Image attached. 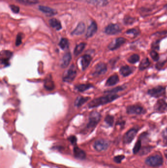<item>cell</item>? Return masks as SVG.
Segmentation results:
<instances>
[{
    "label": "cell",
    "mask_w": 167,
    "mask_h": 168,
    "mask_svg": "<svg viewBox=\"0 0 167 168\" xmlns=\"http://www.w3.org/2000/svg\"><path fill=\"white\" fill-rule=\"evenodd\" d=\"M119 98V95L116 94H109L106 96L97 98L93 99L88 104V107L89 108H95L101 105H105L113 102Z\"/></svg>",
    "instance_id": "1"
},
{
    "label": "cell",
    "mask_w": 167,
    "mask_h": 168,
    "mask_svg": "<svg viewBox=\"0 0 167 168\" xmlns=\"http://www.w3.org/2000/svg\"><path fill=\"white\" fill-rule=\"evenodd\" d=\"M146 163L149 166L156 167L162 165L163 158L159 155H154L149 156L146 160Z\"/></svg>",
    "instance_id": "2"
},
{
    "label": "cell",
    "mask_w": 167,
    "mask_h": 168,
    "mask_svg": "<svg viewBox=\"0 0 167 168\" xmlns=\"http://www.w3.org/2000/svg\"><path fill=\"white\" fill-rule=\"evenodd\" d=\"M76 76V70L74 65H72L63 76V81L65 82H72Z\"/></svg>",
    "instance_id": "3"
},
{
    "label": "cell",
    "mask_w": 167,
    "mask_h": 168,
    "mask_svg": "<svg viewBox=\"0 0 167 168\" xmlns=\"http://www.w3.org/2000/svg\"><path fill=\"white\" fill-rule=\"evenodd\" d=\"M146 113V110L140 105H129L127 107V113L128 115H141L144 114Z\"/></svg>",
    "instance_id": "4"
},
{
    "label": "cell",
    "mask_w": 167,
    "mask_h": 168,
    "mask_svg": "<svg viewBox=\"0 0 167 168\" xmlns=\"http://www.w3.org/2000/svg\"><path fill=\"white\" fill-rule=\"evenodd\" d=\"M101 116L100 113L96 111H93L90 114L89 120L87 125L88 128H94L98 124L100 120Z\"/></svg>",
    "instance_id": "5"
},
{
    "label": "cell",
    "mask_w": 167,
    "mask_h": 168,
    "mask_svg": "<svg viewBox=\"0 0 167 168\" xmlns=\"http://www.w3.org/2000/svg\"><path fill=\"white\" fill-rule=\"evenodd\" d=\"M166 93L165 88L161 86H158L152 89H149L148 91V95L155 98H158L164 95Z\"/></svg>",
    "instance_id": "6"
},
{
    "label": "cell",
    "mask_w": 167,
    "mask_h": 168,
    "mask_svg": "<svg viewBox=\"0 0 167 168\" xmlns=\"http://www.w3.org/2000/svg\"><path fill=\"white\" fill-rule=\"evenodd\" d=\"M122 31L121 27L117 24H110L107 26L105 29V33L108 35H115L119 33Z\"/></svg>",
    "instance_id": "7"
},
{
    "label": "cell",
    "mask_w": 167,
    "mask_h": 168,
    "mask_svg": "<svg viewBox=\"0 0 167 168\" xmlns=\"http://www.w3.org/2000/svg\"><path fill=\"white\" fill-rule=\"evenodd\" d=\"M126 41H127V40L125 38H116L109 44L108 46V48L111 51H114L115 50L118 49L123 44L125 43Z\"/></svg>",
    "instance_id": "8"
},
{
    "label": "cell",
    "mask_w": 167,
    "mask_h": 168,
    "mask_svg": "<svg viewBox=\"0 0 167 168\" xmlns=\"http://www.w3.org/2000/svg\"><path fill=\"white\" fill-rule=\"evenodd\" d=\"M109 143L108 142L103 139L97 140L94 145V149L98 152H103L106 150L109 147Z\"/></svg>",
    "instance_id": "9"
},
{
    "label": "cell",
    "mask_w": 167,
    "mask_h": 168,
    "mask_svg": "<svg viewBox=\"0 0 167 168\" xmlns=\"http://www.w3.org/2000/svg\"><path fill=\"white\" fill-rule=\"evenodd\" d=\"M108 70L107 65L103 63H100L96 66L93 75L94 76H99L105 74Z\"/></svg>",
    "instance_id": "10"
},
{
    "label": "cell",
    "mask_w": 167,
    "mask_h": 168,
    "mask_svg": "<svg viewBox=\"0 0 167 168\" xmlns=\"http://www.w3.org/2000/svg\"><path fill=\"white\" fill-rule=\"evenodd\" d=\"M167 103L164 99H159L157 101L154 106V110L157 113H163L167 110Z\"/></svg>",
    "instance_id": "11"
},
{
    "label": "cell",
    "mask_w": 167,
    "mask_h": 168,
    "mask_svg": "<svg viewBox=\"0 0 167 168\" xmlns=\"http://www.w3.org/2000/svg\"><path fill=\"white\" fill-rule=\"evenodd\" d=\"M12 52L9 51L5 50L1 53V63L5 66H8L9 65V60L12 57Z\"/></svg>",
    "instance_id": "12"
},
{
    "label": "cell",
    "mask_w": 167,
    "mask_h": 168,
    "mask_svg": "<svg viewBox=\"0 0 167 168\" xmlns=\"http://www.w3.org/2000/svg\"><path fill=\"white\" fill-rule=\"evenodd\" d=\"M137 130L135 128L130 129L126 133L124 137V143L125 144H129L132 141L135 137L137 133Z\"/></svg>",
    "instance_id": "13"
},
{
    "label": "cell",
    "mask_w": 167,
    "mask_h": 168,
    "mask_svg": "<svg viewBox=\"0 0 167 168\" xmlns=\"http://www.w3.org/2000/svg\"><path fill=\"white\" fill-rule=\"evenodd\" d=\"M135 68L134 67H131V66H129V65H124L122 66L120 68V73L122 76L127 77L131 75V74H132L133 72L134 71Z\"/></svg>",
    "instance_id": "14"
},
{
    "label": "cell",
    "mask_w": 167,
    "mask_h": 168,
    "mask_svg": "<svg viewBox=\"0 0 167 168\" xmlns=\"http://www.w3.org/2000/svg\"><path fill=\"white\" fill-rule=\"evenodd\" d=\"M97 30H98V26L97 23L95 21H92L87 30L85 36L86 38H88L92 37L96 33Z\"/></svg>",
    "instance_id": "15"
},
{
    "label": "cell",
    "mask_w": 167,
    "mask_h": 168,
    "mask_svg": "<svg viewBox=\"0 0 167 168\" xmlns=\"http://www.w3.org/2000/svg\"><path fill=\"white\" fill-rule=\"evenodd\" d=\"M91 61H92V57L89 55L85 54L82 56L81 60V64L83 70H84L88 68L91 62Z\"/></svg>",
    "instance_id": "16"
},
{
    "label": "cell",
    "mask_w": 167,
    "mask_h": 168,
    "mask_svg": "<svg viewBox=\"0 0 167 168\" xmlns=\"http://www.w3.org/2000/svg\"><path fill=\"white\" fill-rule=\"evenodd\" d=\"M39 9L41 12H43L44 14H46L47 15L50 16H53L57 14V11L55 9L48 6H39Z\"/></svg>",
    "instance_id": "17"
},
{
    "label": "cell",
    "mask_w": 167,
    "mask_h": 168,
    "mask_svg": "<svg viewBox=\"0 0 167 168\" xmlns=\"http://www.w3.org/2000/svg\"><path fill=\"white\" fill-rule=\"evenodd\" d=\"M72 59L71 54L70 53H66L63 57L62 59L61 60V67L63 68H67L69 65Z\"/></svg>",
    "instance_id": "18"
},
{
    "label": "cell",
    "mask_w": 167,
    "mask_h": 168,
    "mask_svg": "<svg viewBox=\"0 0 167 168\" xmlns=\"http://www.w3.org/2000/svg\"><path fill=\"white\" fill-rule=\"evenodd\" d=\"M85 30V25L83 22H80L78 24L76 28L72 32V35L75 36H79L84 33Z\"/></svg>",
    "instance_id": "19"
},
{
    "label": "cell",
    "mask_w": 167,
    "mask_h": 168,
    "mask_svg": "<svg viewBox=\"0 0 167 168\" xmlns=\"http://www.w3.org/2000/svg\"><path fill=\"white\" fill-rule=\"evenodd\" d=\"M74 154L75 157L78 159L83 160L86 158V153L84 150L79 147H75L74 149Z\"/></svg>",
    "instance_id": "20"
},
{
    "label": "cell",
    "mask_w": 167,
    "mask_h": 168,
    "mask_svg": "<svg viewBox=\"0 0 167 168\" xmlns=\"http://www.w3.org/2000/svg\"><path fill=\"white\" fill-rule=\"evenodd\" d=\"M119 82V78L117 75H113L109 77L105 83V86L108 87H111L115 86L117 83Z\"/></svg>",
    "instance_id": "21"
},
{
    "label": "cell",
    "mask_w": 167,
    "mask_h": 168,
    "mask_svg": "<svg viewBox=\"0 0 167 168\" xmlns=\"http://www.w3.org/2000/svg\"><path fill=\"white\" fill-rule=\"evenodd\" d=\"M87 2L96 6L101 7L106 6L108 4V0H87Z\"/></svg>",
    "instance_id": "22"
},
{
    "label": "cell",
    "mask_w": 167,
    "mask_h": 168,
    "mask_svg": "<svg viewBox=\"0 0 167 168\" xmlns=\"http://www.w3.org/2000/svg\"><path fill=\"white\" fill-rule=\"evenodd\" d=\"M50 25L55 29L57 31H59L62 29V25L61 23L56 18H52L49 21Z\"/></svg>",
    "instance_id": "23"
},
{
    "label": "cell",
    "mask_w": 167,
    "mask_h": 168,
    "mask_svg": "<svg viewBox=\"0 0 167 168\" xmlns=\"http://www.w3.org/2000/svg\"><path fill=\"white\" fill-rule=\"evenodd\" d=\"M150 65H151V63L149 61V59L148 58H145L143 59L140 62L139 65V69L141 71L144 70L147 68H149Z\"/></svg>",
    "instance_id": "24"
},
{
    "label": "cell",
    "mask_w": 167,
    "mask_h": 168,
    "mask_svg": "<svg viewBox=\"0 0 167 168\" xmlns=\"http://www.w3.org/2000/svg\"><path fill=\"white\" fill-rule=\"evenodd\" d=\"M44 87L48 90H52L54 88V84L51 77L47 78L44 82Z\"/></svg>",
    "instance_id": "25"
},
{
    "label": "cell",
    "mask_w": 167,
    "mask_h": 168,
    "mask_svg": "<svg viewBox=\"0 0 167 168\" xmlns=\"http://www.w3.org/2000/svg\"><path fill=\"white\" fill-rule=\"evenodd\" d=\"M85 46H86V43L84 42H82L76 45L74 51V55L75 56H78L80 55L82 53V51H84Z\"/></svg>",
    "instance_id": "26"
},
{
    "label": "cell",
    "mask_w": 167,
    "mask_h": 168,
    "mask_svg": "<svg viewBox=\"0 0 167 168\" xmlns=\"http://www.w3.org/2000/svg\"><path fill=\"white\" fill-rule=\"evenodd\" d=\"M93 86L91 84H81L75 86V88L79 92H84L88 90Z\"/></svg>",
    "instance_id": "27"
},
{
    "label": "cell",
    "mask_w": 167,
    "mask_h": 168,
    "mask_svg": "<svg viewBox=\"0 0 167 168\" xmlns=\"http://www.w3.org/2000/svg\"><path fill=\"white\" fill-rule=\"evenodd\" d=\"M90 99V98H84V97H78L75 102L76 106L79 107L81 106L84 104L86 103Z\"/></svg>",
    "instance_id": "28"
},
{
    "label": "cell",
    "mask_w": 167,
    "mask_h": 168,
    "mask_svg": "<svg viewBox=\"0 0 167 168\" xmlns=\"http://www.w3.org/2000/svg\"><path fill=\"white\" fill-rule=\"evenodd\" d=\"M140 59V57L138 54H133L128 58L127 61L131 64H135L139 62Z\"/></svg>",
    "instance_id": "29"
},
{
    "label": "cell",
    "mask_w": 167,
    "mask_h": 168,
    "mask_svg": "<svg viewBox=\"0 0 167 168\" xmlns=\"http://www.w3.org/2000/svg\"><path fill=\"white\" fill-rule=\"evenodd\" d=\"M16 1L24 5H36L39 3L38 0H16Z\"/></svg>",
    "instance_id": "30"
},
{
    "label": "cell",
    "mask_w": 167,
    "mask_h": 168,
    "mask_svg": "<svg viewBox=\"0 0 167 168\" xmlns=\"http://www.w3.org/2000/svg\"><path fill=\"white\" fill-rule=\"evenodd\" d=\"M125 87L124 86H118L117 87L114 88L113 89H111L110 90H106L105 93H109V94H116L118 92H121L124 90Z\"/></svg>",
    "instance_id": "31"
},
{
    "label": "cell",
    "mask_w": 167,
    "mask_h": 168,
    "mask_svg": "<svg viewBox=\"0 0 167 168\" xmlns=\"http://www.w3.org/2000/svg\"><path fill=\"white\" fill-rule=\"evenodd\" d=\"M69 44V41L65 38H61L59 43V46L61 48V49L62 50H65L68 48Z\"/></svg>",
    "instance_id": "32"
},
{
    "label": "cell",
    "mask_w": 167,
    "mask_h": 168,
    "mask_svg": "<svg viewBox=\"0 0 167 168\" xmlns=\"http://www.w3.org/2000/svg\"><path fill=\"white\" fill-rule=\"evenodd\" d=\"M105 122L109 126H112L114 122V117L113 116L111 115H108L105 119Z\"/></svg>",
    "instance_id": "33"
},
{
    "label": "cell",
    "mask_w": 167,
    "mask_h": 168,
    "mask_svg": "<svg viewBox=\"0 0 167 168\" xmlns=\"http://www.w3.org/2000/svg\"><path fill=\"white\" fill-rule=\"evenodd\" d=\"M136 21L135 18H133L132 17L126 16L124 18V22L126 25H131Z\"/></svg>",
    "instance_id": "34"
},
{
    "label": "cell",
    "mask_w": 167,
    "mask_h": 168,
    "mask_svg": "<svg viewBox=\"0 0 167 168\" xmlns=\"http://www.w3.org/2000/svg\"><path fill=\"white\" fill-rule=\"evenodd\" d=\"M126 33L127 35H132L134 37H136L139 35V31L136 29H131L127 31Z\"/></svg>",
    "instance_id": "35"
},
{
    "label": "cell",
    "mask_w": 167,
    "mask_h": 168,
    "mask_svg": "<svg viewBox=\"0 0 167 168\" xmlns=\"http://www.w3.org/2000/svg\"><path fill=\"white\" fill-rule=\"evenodd\" d=\"M141 145H142V143H141V141L140 140H138L135 145L134 147L133 148V153L134 154H136L139 152V150L141 149Z\"/></svg>",
    "instance_id": "36"
},
{
    "label": "cell",
    "mask_w": 167,
    "mask_h": 168,
    "mask_svg": "<svg viewBox=\"0 0 167 168\" xmlns=\"http://www.w3.org/2000/svg\"><path fill=\"white\" fill-rule=\"evenodd\" d=\"M150 56L151 58L154 61H158L159 59V56L158 53H157L155 50H152L150 52Z\"/></svg>",
    "instance_id": "37"
},
{
    "label": "cell",
    "mask_w": 167,
    "mask_h": 168,
    "mask_svg": "<svg viewBox=\"0 0 167 168\" xmlns=\"http://www.w3.org/2000/svg\"><path fill=\"white\" fill-rule=\"evenodd\" d=\"M22 34L21 33H18L17 36L16 42H15L16 46H18L20 45H21L22 43Z\"/></svg>",
    "instance_id": "38"
},
{
    "label": "cell",
    "mask_w": 167,
    "mask_h": 168,
    "mask_svg": "<svg viewBox=\"0 0 167 168\" xmlns=\"http://www.w3.org/2000/svg\"><path fill=\"white\" fill-rule=\"evenodd\" d=\"M10 9L12 11V12L14 14H18L20 11V8L18 6H17L16 5H10Z\"/></svg>",
    "instance_id": "39"
},
{
    "label": "cell",
    "mask_w": 167,
    "mask_h": 168,
    "mask_svg": "<svg viewBox=\"0 0 167 168\" xmlns=\"http://www.w3.org/2000/svg\"><path fill=\"white\" fill-rule=\"evenodd\" d=\"M69 141L73 145L76 144V141H77V139H76V137L74 136H71L69 137L68 138Z\"/></svg>",
    "instance_id": "40"
},
{
    "label": "cell",
    "mask_w": 167,
    "mask_h": 168,
    "mask_svg": "<svg viewBox=\"0 0 167 168\" xmlns=\"http://www.w3.org/2000/svg\"><path fill=\"white\" fill-rule=\"evenodd\" d=\"M124 156H122V155H120V156H116L114 158V160L115 162H116V163H121V161L122 160V159H124Z\"/></svg>",
    "instance_id": "41"
},
{
    "label": "cell",
    "mask_w": 167,
    "mask_h": 168,
    "mask_svg": "<svg viewBox=\"0 0 167 168\" xmlns=\"http://www.w3.org/2000/svg\"><path fill=\"white\" fill-rule=\"evenodd\" d=\"M152 48H153V49L159 50V42L157 41L154 42V43L152 45Z\"/></svg>",
    "instance_id": "42"
},
{
    "label": "cell",
    "mask_w": 167,
    "mask_h": 168,
    "mask_svg": "<svg viewBox=\"0 0 167 168\" xmlns=\"http://www.w3.org/2000/svg\"><path fill=\"white\" fill-rule=\"evenodd\" d=\"M162 136L164 138V141L167 144V128L163 131Z\"/></svg>",
    "instance_id": "43"
},
{
    "label": "cell",
    "mask_w": 167,
    "mask_h": 168,
    "mask_svg": "<svg viewBox=\"0 0 167 168\" xmlns=\"http://www.w3.org/2000/svg\"><path fill=\"white\" fill-rule=\"evenodd\" d=\"M149 150H150V149H149L148 147L144 148L143 149H142L141 153H142V154H145L148 153V152H149Z\"/></svg>",
    "instance_id": "44"
},
{
    "label": "cell",
    "mask_w": 167,
    "mask_h": 168,
    "mask_svg": "<svg viewBox=\"0 0 167 168\" xmlns=\"http://www.w3.org/2000/svg\"><path fill=\"white\" fill-rule=\"evenodd\" d=\"M164 154L165 155L166 157L167 158V150H165L164 152Z\"/></svg>",
    "instance_id": "45"
},
{
    "label": "cell",
    "mask_w": 167,
    "mask_h": 168,
    "mask_svg": "<svg viewBox=\"0 0 167 168\" xmlns=\"http://www.w3.org/2000/svg\"><path fill=\"white\" fill-rule=\"evenodd\" d=\"M165 8L167 9V4L165 5Z\"/></svg>",
    "instance_id": "46"
}]
</instances>
